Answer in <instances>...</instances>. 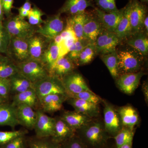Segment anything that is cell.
I'll return each instance as SVG.
<instances>
[{"mask_svg":"<svg viewBox=\"0 0 148 148\" xmlns=\"http://www.w3.org/2000/svg\"><path fill=\"white\" fill-rule=\"evenodd\" d=\"M119 75L139 72L143 64L144 57L132 48L116 50Z\"/></svg>","mask_w":148,"mask_h":148,"instance_id":"1","label":"cell"},{"mask_svg":"<svg viewBox=\"0 0 148 148\" xmlns=\"http://www.w3.org/2000/svg\"><path fill=\"white\" fill-rule=\"evenodd\" d=\"M3 26L10 38L16 37L29 39L36 33V29L18 15H12L4 19Z\"/></svg>","mask_w":148,"mask_h":148,"instance_id":"2","label":"cell"},{"mask_svg":"<svg viewBox=\"0 0 148 148\" xmlns=\"http://www.w3.org/2000/svg\"><path fill=\"white\" fill-rule=\"evenodd\" d=\"M17 66L18 72L34 84L49 76L46 67L40 61L30 59Z\"/></svg>","mask_w":148,"mask_h":148,"instance_id":"3","label":"cell"},{"mask_svg":"<svg viewBox=\"0 0 148 148\" xmlns=\"http://www.w3.org/2000/svg\"><path fill=\"white\" fill-rule=\"evenodd\" d=\"M34 88L39 101L43 97L51 94L67 95L61 79L51 76L34 84Z\"/></svg>","mask_w":148,"mask_h":148,"instance_id":"4","label":"cell"},{"mask_svg":"<svg viewBox=\"0 0 148 148\" xmlns=\"http://www.w3.org/2000/svg\"><path fill=\"white\" fill-rule=\"evenodd\" d=\"M28 40L16 37L11 38L6 55L16 65L30 59Z\"/></svg>","mask_w":148,"mask_h":148,"instance_id":"5","label":"cell"},{"mask_svg":"<svg viewBox=\"0 0 148 148\" xmlns=\"http://www.w3.org/2000/svg\"><path fill=\"white\" fill-rule=\"evenodd\" d=\"M61 15V14L58 13L48 18L36 29V33L41 35L49 41L52 40L65 28Z\"/></svg>","mask_w":148,"mask_h":148,"instance_id":"6","label":"cell"},{"mask_svg":"<svg viewBox=\"0 0 148 148\" xmlns=\"http://www.w3.org/2000/svg\"><path fill=\"white\" fill-rule=\"evenodd\" d=\"M130 1V21L132 36L144 32L143 24L145 18L147 15V9L145 5L139 0Z\"/></svg>","mask_w":148,"mask_h":148,"instance_id":"7","label":"cell"},{"mask_svg":"<svg viewBox=\"0 0 148 148\" xmlns=\"http://www.w3.org/2000/svg\"><path fill=\"white\" fill-rule=\"evenodd\" d=\"M120 42L115 33L104 30L97 37L94 43L97 54L102 55L116 51Z\"/></svg>","mask_w":148,"mask_h":148,"instance_id":"8","label":"cell"},{"mask_svg":"<svg viewBox=\"0 0 148 148\" xmlns=\"http://www.w3.org/2000/svg\"><path fill=\"white\" fill-rule=\"evenodd\" d=\"M37 119L34 130L38 138H51L54 133L56 119L48 116L41 110L36 111Z\"/></svg>","mask_w":148,"mask_h":148,"instance_id":"9","label":"cell"},{"mask_svg":"<svg viewBox=\"0 0 148 148\" xmlns=\"http://www.w3.org/2000/svg\"><path fill=\"white\" fill-rule=\"evenodd\" d=\"M95 15L101 23L103 30L115 33L120 22L124 10L123 8L113 12H105L97 7H94Z\"/></svg>","mask_w":148,"mask_h":148,"instance_id":"10","label":"cell"},{"mask_svg":"<svg viewBox=\"0 0 148 148\" xmlns=\"http://www.w3.org/2000/svg\"><path fill=\"white\" fill-rule=\"evenodd\" d=\"M67 95L76 94L82 91L92 92L88 87L81 75L73 71L61 79Z\"/></svg>","mask_w":148,"mask_h":148,"instance_id":"11","label":"cell"},{"mask_svg":"<svg viewBox=\"0 0 148 148\" xmlns=\"http://www.w3.org/2000/svg\"><path fill=\"white\" fill-rule=\"evenodd\" d=\"M143 75L142 72L121 75L117 78V84L123 92L127 94H132L138 88Z\"/></svg>","mask_w":148,"mask_h":148,"instance_id":"12","label":"cell"},{"mask_svg":"<svg viewBox=\"0 0 148 148\" xmlns=\"http://www.w3.org/2000/svg\"><path fill=\"white\" fill-rule=\"evenodd\" d=\"M28 41L30 59L41 61L42 56L50 41L37 33Z\"/></svg>","mask_w":148,"mask_h":148,"instance_id":"13","label":"cell"},{"mask_svg":"<svg viewBox=\"0 0 148 148\" xmlns=\"http://www.w3.org/2000/svg\"><path fill=\"white\" fill-rule=\"evenodd\" d=\"M15 107L20 125L30 130L34 129L37 119L36 111L27 105H18Z\"/></svg>","mask_w":148,"mask_h":148,"instance_id":"14","label":"cell"},{"mask_svg":"<svg viewBox=\"0 0 148 148\" xmlns=\"http://www.w3.org/2000/svg\"><path fill=\"white\" fill-rule=\"evenodd\" d=\"M105 129L107 132L114 134L119 132L121 122L119 113L110 104H106L104 110Z\"/></svg>","mask_w":148,"mask_h":148,"instance_id":"15","label":"cell"},{"mask_svg":"<svg viewBox=\"0 0 148 148\" xmlns=\"http://www.w3.org/2000/svg\"><path fill=\"white\" fill-rule=\"evenodd\" d=\"M18 125L15 106L7 102L0 104V126H10L14 129Z\"/></svg>","mask_w":148,"mask_h":148,"instance_id":"16","label":"cell"},{"mask_svg":"<svg viewBox=\"0 0 148 148\" xmlns=\"http://www.w3.org/2000/svg\"><path fill=\"white\" fill-rule=\"evenodd\" d=\"M89 7H95L90 0H66L58 13L73 16L84 13Z\"/></svg>","mask_w":148,"mask_h":148,"instance_id":"17","label":"cell"},{"mask_svg":"<svg viewBox=\"0 0 148 148\" xmlns=\"http://www.w3.org/2000/svg\"><path fill=\"white\" fill-rule=\"evenodd\" d=\"M68 98L67 95L51 94L43 97L39 101L44 112L53 113L61 110L64 101Z\"/></svg>","mask_w":148,"mask_h":148,"instance_id":"18","label":"cell"},{"mask_svg":"<svg viewBox=\"0 0 148 148\" xmlns=\"http://www.w3.org/2000/svg\"><path fill=\"white\" fill-rule=\"evenodd\" d=\"M103 29L95 15L89 13L83 28V34L84 39L90 43H94Z\"/></svg>","mask_w":148,"mask_h":148,"instance_id":"19","label":"cell"},{"mask_svg":"<svg viewBox=\"0 0 148 148\" xmlns=\"http://www.w3.org/2000/svg\"><path fill=\"white\" fill-rule=\"evenodd\" d=\"M55 119L54 133L51 138L55 143L61 144L73 137L75 131L61 118Z\"/></svg>","mask_w":148,"mask_h":148,"instance_id":"20","label":"cell"},{"mask_svg":"<svg viewBox=\"0 0 148 148\" xmlns=\"http://www.w3.org/2000/svg\"><path fill=\"white\" fill-rule=\"evenodd\" d=\"M75 64L67 55L58 58L49 71V76L61 79L64 76L73 71Z\"/></svg>","mask_w":148,"mask_h":148,"instance_id":"21","label":"cell"},{"mask_svg":"<svg viewBox=\"0 0 148 148\" xmlns=\"http://www.w3.org/2000/svg\"><path fill=\"white\" fill-rule=\"evenodd\" d=\"M60 118L75 131L90 121V117L76 111L65 112Z\"/></svg>","mask_w":148,"mask_h":148,"instance_id":"22","label":"cell"},{"mask_svg":"<svg viewBox=\"0 0 148 148\" xmlns=\"http://www.w3.org/2000/svg\"><path fill=\"white\" fill-rule=\"evenodd\" d=\"M130 1L129 0L127 4L124 7L122 17L115 32L121 42L127 39L132 35L130 21Z\"/></svg>","mask_w":148,"mask_h":148,"instance_id":"23","label":"cell"},{"mask_svg":"<svg viewBox=\"0 0 148 148\" xmlns=\"http://www.w3.org/2000/svg\"><path fill=\"white\" fill-rule=\"evenodd\" d=\"M82 128H84L85 137L90 144L97 145L103 140L104 129L100 123L89 122Z\"/></svg>","mask_w":148,"mask_h":148,"instance_id":"24","label":"cell"},{"mask_svg":"<svg viewBox=\"0 0 148 148\" xmlns=\"http://www.w3.org/2000/svg\"><path fill=\"white\" fill-rule=\"evenodd\" d=\"M11 94L14 95L34 88V84L20 72L14 74L9 78Z\"/></svg>","mask_w":148,"mask_h":148,"instance_id":"25","label":"cell"},{"mask_svg":"<svg viewBox=\"0 0 148 148\" xmlns=\"http://www.w3.org/2000/svg\"><path fill=\"white\" fill-rule=\"evenodd\" d=\"M126 40V43L143 57L148 53V36L144 32L131 36Z\"/></svg>","mask_w":148,"mask_h":148,"instance_id":"26","label":"cell"},{"mask_svg":"<svg viewBox=\"0 0 148 148\" xmlns=\"http://www.w3.org/2000/svg\"><path fill=\"white\" fill-rule=\"evenodd\" d=\"M39 103L36 91L33 88L14 95L12 103L14 106L18 105H27L34 108Z\"/></svg>","mask_w":148,"mask_h":148,"instance_id":"27","label":"cell"},{"mask_svg":"<svg viewBox=\"0 0 148 148\" xmlns=\"http://www.w3.org/2000/svg\"><path fill=\"white\" fill-rule=\"evenodd\" d=\"M58 58L59 48L58 45L52 40L49 42L45 51L40 61L46 67L49 72Z\"/></svg>","mask_w":148,"mask_h":148,"instance_id":"28","label":"cell"},{"mask_svg":"<svg viewBox=\"0 0 148 148\" xmlns=\"http://www.w3.org/2000/svg\"><path fill=\"white\" fill-rule=\"evenodd\" d=\"M122 124L127 128L133 130L138 120V116L135 109L130 106H126L120 109L119 111Z\"/></svg>","mask_w":148,"mask_h":148,"instance_id":"29","label":"cell"},{"mask_svg":"<svg viewBox=\"0 0 148 148\" xmlns=\"http://www.w3.org/2000/svg\"><path fill=\"white\" fill-rule=\"evenodd\" d=\"M89 13L86 12L76 15L69 16L67 19L71 24L76 37L78 40L84 39L83 38L84 27Z\"/></svg>","mask_w":148,"mask_h":148,"instance_id":"30","label":"cell"},{"mask_svg":"<svg viewBox=\"0 0 148 148\" xmlns=\"http://www.w3.org/2000/svg\"><path fill=\"white\" fill-rule=\"evenodd\" d=\"M18 72L17 65L8 56L0 54V77L9 78Z\"/></svg>","mask_w":148,"mask_h":148,"instance_id":"31","label":"cell"},{"mask_svg":"<svg viewBox=\"0 0 148 148\" xmlns=\"http://www.w3.org/2000/svg\"><path fill=\"white\" fill-rule=\"evenodd\" d=\"M27 144L28 148H61L60 144L53 142L51 138L29 137L27 138Z\"/></svg>","mask_w":148,"mask_h":148,"instance_id":"32","label":"cell"},{"mask_svg":"<svg viewBox=\"0 0 148 148\" xmlns=\"http://www.w3.org/2000/svg\"><path fill=\"white\" fill-rule=\"evenodd\" d=\"M101 60L108 69L112 77L117 79L119 76L118 69V57L116 51L112 53L101 55Z\"/></svg>","mask_w":148,"mask_h":148,"instance_id":"33","label":"cell"},{"mask_svg":"<svg viewBox=\"0 0 148 148\" xmlns=\"http://www.w3.org/2000/svg\"><path fill=\"white\" fill-rule=\"evenodd\" d=\"M94 43H90L83 49L77 60L76 65L82 66L90 63L97 55Z\"/></svg>","mask_w":148,"mask_h":148,"instance_id":"34","label":"cell"},{"mask_svg":"<svg viewBox=\"0 0 148 148\" xmlns=\"http://www.w3.org/2000/svg\"><path fill=\"white\" fill-rule=\"evenodd\" d=\"M90 42L86 40L78 39L70 48L67 56L76 65L83 49Z\"/></svg>","mask_w":148,"mask_h":148,"instance_id":"35","label":"cell"},{"mask_svg":"<svg viewBox=\"0 0 148 148\" xmlns=\"http://www.w3.org/2000/svg\"><path fill=\"white\" fill-rule=\"evenodd\" d=\"M69 98H77L97 105L101 102V99L93 92L85 91L67 95Z\"/></svg>","mask_w":148,"mask_h":148,"instance_id":"36","label":"cell"},{"mask_svg":"<svg viewBox=\"0 0 148 148\" xmlns=\"http://www.w3.org/2000/svg\"><path fill=\"white\" fill-rule=\"evenodd\" d=\"M133 137L132 130L129 128L123 129L115 137L117 148H119L123 145L132 143Z\"/></svg>","mask_w":148,"mask_h":148,"instance_id":"37","label":"cell"},{"mask_svg":"<svg viewBox=\"0 0 148 148\" xmlns=\"http://www.w3.org/2000/svg\"><path fill=\"white\" fill-rule=\"evenodd\" d=\"M28 133L26 130L11 131H0V146L3 145L17 137L25 135Z\"/></svg>","mask_w":148,"mask_h":148,"instance_id":"38","label":"cell"},{"mask_svg":"<svg viewBox=\"0 0 148 148\" xmlns=\"http://www.w3.org/2000/svg\"><path fill=\"white\" fill-rule=\"evenodd\" d=\"M44 14V12L35 5L32 8L27 16L28 22L32 26H40L44 22L42 18V16Z\"/></svg>","mask_w":148,"mask_h":148,"instance_id":"39","label":"cell"},{"mask_svg":"<svg viewBox=\"0 0 148 148\" xmlns=\"http://www.w3.org/2000/svg\"><path fill=\"white\" fill-rule=\"evenodd\" d=\"M10 39L3 22H0V54H6Z\"/></svg>","mask_w":148,"mask_h":148,"instance_id":"40","label":"cell"},{"mask_svg":"<svg viewBox=\"0 0 148 148\" xmlns=\"http://www.w3.org/2000/svg\"><path fill=\"white\" fill-rule=\"evenodd\" d=\"M98 8L105 12H111L116 11L119 9L116 7V0H93Z\"/></svg>","mask_w":148,"mask_h":148,"instance_id":"41","label":"cell"},{"mask_svg":"<svg viewBox=\"0 0 148 148\" xmlns=\"http://www.w3.org/2000/svg\"><path fill=\"white\" fill-rule=\"evenodd\" d=\"M0 147L1 148H28L27 138L25 135L19 136Z\"/></svg>","mask_w":148,"mask_h":148,"instance_id":"42","label":"cell"},{"mask_svg":"<svg viewBox=\"0 0 148 148\" xmlns=\"http://www.w3.org/2000/svg\"><path fill=\"white\" fill-rule=\"evenodd\" d=\"M10 94L9 79L0 77V96L8 101Z\"/></svg>","mask_w":148,"mask_h":148,"instance_id":"43","label":"cell"},{"mask_svg":"<svg viewBox=\"0 0 148 148\" xmlns=\"http://www.w3.org/2000/svg\"><path fill=\"white\" fill-rule=\"evenodd\" d=\"M68 103L71 106H73L75 110L82 108H97V105L86 102V101H83V100H81V99L69 98V97H68Z\"/></svg>","mask_w":148,"mask_h":148,"instance_id":"44","label":"cell"},{"mask_svg":"<svg viewBox=\"0 0 148 148\" xmlns=\"http://www.w3.org/2000/svg\"><path fill=\"white\" fill-rule=\"evenodd\" d=\"M60 145L61 148H84L79 140L74 136Z\"/></svg>","mask_w":148,"mask_h":148,"instance_id":"45","label":"cell"},{"mask_svg":"<svg viewBox=\"0 0 148 148\" xmlns=\"http://www.w3.org/2000/svg\"><path fill=\"white\" fill-rule=\"evenodd\" d=\"M32 8V4L30 0H25L23 5L17 8L18 10V16L25 19L27 17L29 12Z\"/></svg>","mask_w":148,"mask_h":148,"instance_id":"46","label":"cell"},{"mask_svg":"<svg viewBox=\"0 0 148 148\" xmlns=\"http://www.w3.org/2000/svg\"><path fill=\"white\" fill-rule=\"evenodd\" d=\"M60 35L63 40L67 39L70 38H76L72 28L71 24L67 19L66 27H65L64 30L61 32Z\"/></svg>","mask_w":148,"mask_h":148,"instance_id":"47","label":"cell"},{"mask_svg":"<svg viewBox=\"0 0 148 148\" xmlns=\"http://www.w3.org/2000/svg\"><path fill=\"white\" fill-rule=\"evenodd\" d=\"M14 0H2L4 15L6 18L12 15V10L13 8Z\"/></svg>","mask_w":148,"mask_h":148,"instance_id":"48","label":"cell"},{"mask_svg":"<svg viewBox=\"0 0 148 148\" xmlns=\"http://www.w3.org/2000/svg\"><path fill=\"white\" fill-rule=\"evenodd\" d=\"M143 29H145L144 32L147 35L148 34V15H147L145 20L144 21V24H143Z\"/></svg>","mask_w":148,"mask_h":148,"instance_id":"49","label":"cell"},{"mask_svg":"<svg viewBox=\"0 0 148 148\" xmlns=\"http://www.w3.org/2000/svg\"><path fill=\"white\" fill-rule=\"evenodd\" d=\"M4 19L5 16L3 12L2 0H0V22L2 23Z\"/></svg>","mask_w":148,"mask_h":148,"instance_id":"50","label":"cell"},{"mask_svg":"<svg viewBox=\"0 0 148 148\" xmlns=\"http://www.w3.org/2000/svg\"><path fill=\"white\" fill-rule=\"evenodd\" d=\"M143 91L145 92V95L146 98L148 99V94H147V92L148 93V85L147 84H145L143 85Z\"/></svg>","mask_w":148,"mask_h":148,"instance_id":"51","label":"cell"},{"mask_svg":"<svg viewBox=\"0 0 148 148\" xmlns=\"http://www.w3.org/2000/svg\"><path fill=\"white\" fill-rule=\"evenodd\" d=\"M131 146H132V143H128L123 145L119 148H131Z\"/></svg>","mask_w":148,"mask_h":148,"instance_id":"52","label":"cell"},{"mask_svg":"<svg viewBox=\"0 0 148 148\" xmlns=\"http://www.w3.org/2000/svg\"><path fill=\"white\" fill-rule=\"evenodd\" d=\"M7 101H6L4 99L1 97L0 96V104H3V103H7Z\"/></svg>","mask_w":148,"mask_h":148,"instance_id":"53","label":"cell"},{"mask_svg":"<svg viewBox=\"0 0 148 148\" xmlns=\"http://www.w3.org/2000/svg\"><path fill=\"white\" fill-rule=\"evenodd\" d=\"M140 2L141 3H148V0H140Z\"/></svg>","mask_w":148,"mask_h":148,"instance_id":"54","label":"cell"},{"mask_svg":"<svg viewBox=\"0 0 148 148\" xmlns=\"http://www.w3.org/2000/svg\"><path fill=\"white\" fill-rule=\"evenodd\" d=\"M0 148H1V147H0Z\"/></svg>","mask_w":148,"mask_h":148,"instance_id":"55","label":"cell"}]
</instances>
